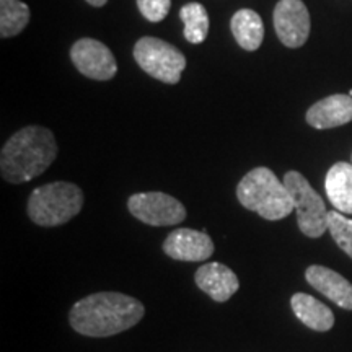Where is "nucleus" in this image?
Masks as SVG:
<instances>
[{
	"instance_id": "18",
	"label": "nucleus",
	"mask_w": 352,
	"mask_h": 352,
	"mask_svg": "<svg viewBox=\"0 0 352 352\" xmlns=\"http://www.w3.org/2000/svg\"><path fill=\"white\" fill-rule=\"evenodd\" d=\"M179 19L184 23V38L189 43H204L209 33V15L206 7L199 2H191L182 7Z\"/></svg>"
},
{
	"instance_id": "7",
	"label": "nucleus",
	"mask_w": 352,
	"mask_h": 352,
	"mask_svg": "<svg viewBox=\"0 0 352 352\" xmlns=\"http://www.w3.org/2000/svg\"><path fill=\"white\" fill-rule=\"evenodd\" d=\"M127 209L135 219L152 227H168L186 219V209L166 192H138L127 201Z\"/></svg>"
},
{
	"instance_id": "1",
	"label": "nucleus",
	"mask_w": 352,
	"mask_h": 352,
	"mask_svg": "<svg viewBox=\"0 0 352 352\" xmlns=\"http://www.w3.org/2000/svg\"><path fill=\"white\" fill-rule=\"evenodd\" d=\"M145 308L138 298L120 292H96L70 308L74 331L88 338H108L127 331L144 318Z\"/></svg>"
},
{
	"instance_id": "5",
	"label": "nucleus",
	"mask_w": 352,
	"mask_h": 352,
	"mask_svg": "<svg viewBox=\"0 0 352 352\" xmlns=\"http://www.w3.org/2000/svg\"><path fill=\"white\" fill-rule=\"evenodd\" d=\"M134 59L144 72L168 85L182 80L183 70L186 69V57L182 51L153 36H144L135 43Z\"/></svg>"
},
{
	"instance_id": "20",
	"label": "nucleus",
	"mask_w": 352,
	"mask_h": 352,
	"mask_svg": "<svg viewBox=\"0 0 352 352\" xmlns=\"http://www.w3.org/2000/svg\"><path fill=\"white\" fill-rule=\"evenodd\" d=\"M138 7L144 19L152 23H158L168 15L171 0H138Z\"/></svg>"
},
{
	"instance_id": "22",
	"label": "nucleus",
	"mask_w": 352,
	"mask_h": 352,
	"mask_svg": "<svg viewBox=\"0 0 352 352\" xmlns=\"http://www.w3.org/2000/svg\"><path fill=\"white\" fill-rule=\"evenodd\" d=\"M349 96H352V90H351V91H349Z\"/></svg>"
},
{
	"instance_id": "16",
	"label": "nucleus",
	"mask_w": 352,
	"mask_h": 352,
	"mask_svg": "<svg viewBox=\"0 0 352 352\" xmlns=\"http://www.w3.org/2000/svg\"><path fill=\"white\" fill-rule=\"evenodd\" d=\"M230 28L236 43L245 51H256L264 38V25L261 16L250 8H241L232 16Z\"/></svg>"
},
{
	"instance_id": "14",
	"label": "nucleus",
	"mask_w": 352,
	"mask_h": 352,
	"mask_svg": "<svg viewBox=\"0 0 352 352\" xmlns=\"http://www.w3.org/2000/svg\"><path fill=\"white\" fill-rule=\"evenodd\" d=\"M324 189L334 210L352 214V164H334L327 173Z\"/></svg>"
},
{
	"instance_id": "4",
	"label": "nucleus",
	"mask_w": 352,
	"mask_h": 352,
	"mask_svg": "<svg viewBox=\"0 0 352 352\" xmlns=\"http://www.w3.org/2000/svg\"><path fill=\"white\" fill-rule=\"evenodd\" d=\"M83 208V191L77 184L54 182L33 189L28 215L39 227L64 226Z\"/></svg>"
},
{
	"instance_id": "2",
	"label": "nucleus",
	"mask_w": 352,
	"mask_h": 352,
	"mask_svg": "<svg viewBox=\"0 0 352 352\" xmlns=\"http://www.w3.org/2000/svg\"><path fill=\"white\" fill-rule=\"evenodd\" d=\"M57 157L54 134L41 126H26L3 144L0 173L7 183L32 182L50 168Z\"/></svg>"
},
{
	"instance_id": "9",
	"label": "nucleus",
	"mask_w": 352,
	"mask_h": 352,
	"mask_svg": "<svg viewBox=\"0 0 352 352\" xmlns=\"http://www.w3.org/2000/svg\"><path fill=\"white\" fill-rule=\"evenodd\" d=\"M277 38L287 47H300L310 34V13L302 0H279L274 8Z\"/></svg>"
},
{
	"instance_id": "11",
	"label": "nucleus",
	"mask_w": 352,
	"mask_h": 352,
	"mask_svg": "<svg viewBox=\"0 0 352 352\" xmlns=\"http://www.w3.org/2000/svg\"><path fill=\"white\" fill-rule=\"evenodd\" d=\"M196 285L215 302H227L240 289V280L230 267L222 263L202 264L195 276Z\"/></svg>"
},
{
	"instance_id": "15",
	"label": "nucleus",
	"mask_w": 352,
	"mask_h": 352,
	"mask_svg": "<svg viewBox=\"0 0 352 352\" xmlns=\"http://www.w3.org/2000/svg\"><path fill=\"white\" fill-rule=\"evenodd\" d=\"M290 307L297 318L314 331L324 333L334 327V315L329 307L308 294H294L290 298Z\"/></svg>"
},
{
	"instance_id": "8",
	"label": "nucleus",
	"mask_w": 352,
	"mask_h": 352,
	"mask_svg": "<svg viewBox=\"0 0 352 352\" xmlns=\"http://www.w3.org/2000/svg\"><path fill=\"white\" fill-rule=\"evenodd\" d=\"M70 59L78 72L91 80H111L118 72V64L107 44L91 38H82L70 50Z\"/></svg>"
},
{
	"instance_id": "19",
	"label": "nucleus",
	"mask_w": 352,
	"mask_h": 352,
	"mask_svg": "<svg viewBox=\"0 0 352 352\" xmlns=\"http://www.w3.org/2000/svg\"><path fill=\"white\" fill-rule=\"evenodd\" d=\"M328 232L331 233L333 240L336 241V245L342 252L352 258V220L338 210H329Z\"/></svg>"
},
{
	"instance_id": "21",
	"label": "nucleus",
	"mask_w": 352,
	"mask_h": 352,
	"mask_svg": "<svg viewBox=\"0 0 352 352\" xmlns=\"http://www.w3.org/2000/svg\"><path fill=\"white\" fill-rule=\"evenodd\" d=\"M87 2L94 7H103L108 0H87Z\"/></svg>"
},
{
	"instance_id": "13",
	"label": "nucleus",
	"mask_w": 352,
	"mask_h": 352,
	"mask_svg": "<svg viewBox=\"0 0 352 352\" xmlns=\"http://www.w3.org/2000/svg\"><path fill=\"white\" fill-rule=\"evenodd\" d=\"M305 279L311 287L344 310H352V284L346 277L329 267L314 264L305 271Z\"/></svg>"
},
{
	"instance_id": "3",
	"label": "nucleus",
	"mask_w": 352,
	"mask_h": 352,
	"mask_svg": "<svg viewBox=\"0 0 352 352\" xmlns=\"http://www.w3.org/2000/svg\"><path fill=\"white\" fill-rule=\"evenodd\" d=\"M236 197L245 209L272 222L287 217L296 209L287 186L266 166L253 168L241 178Z\"/></svg>"
},
{
	"instance_id": "10",
	"label": "nucleus",
	"mask_w": 352,
	"mask_h": 352,
	"mask_svg": "<svg viewBox=\"0 0 352 352\" xmlns=\"http://www.w3.org/2000/svg\"><path fill=\"white\" fill-rule=\"evenodd\" d=\"M214 250V241L208 232H197L192 228H176L164 241V253L176 261H206L212 256Z\"/></svg>"
},
{
	"instance_id": "12",
	"label": "nucleus",
	"mask_w": 352,
	"mask_h": 352,
	"mask_svg": "<svg viewBox=\"0 0 352 352\" xmlns=\"http://www.w3.org/2000/svg\"><path fill=\"white\" fill-rule=\"evenodd\" d=\"M307 122L315 129H333L352 121V96L331 95L316 101L307 111Z\"/></svg>"
},
{
	"instance_id": "6",
	"label": "nucleus",
	"mask_w": 352,
	"mask_h": 352,
	"mask_svg": "<svg viewBox=\"0 0 352 352\" xmlns=\"http://www.w3.org/2000/svg\"><path fill=\"white\" fill-rule=\"evenodd\" d=\"M283 182L294 199L300 232L310 239H320L328 230L329 210H327L324 201L298 171H287Z\"/></svg>"
},
{
	"instance_id": "17",
	"label": "nucleus",
	"mask_w": 352,
	"mask_h": 352,
	"mask_svg": "<svg viewBox=\"0 0 352 352\" xmlns=\"http://www.w3.org/2000/svg\"><path fill=\"white\" fill-rule=\"evenodd\" d=\"M30 7L20 0H0V36L12 38L20 34L28 25Z\"/></svg>"
}]
</instances>
